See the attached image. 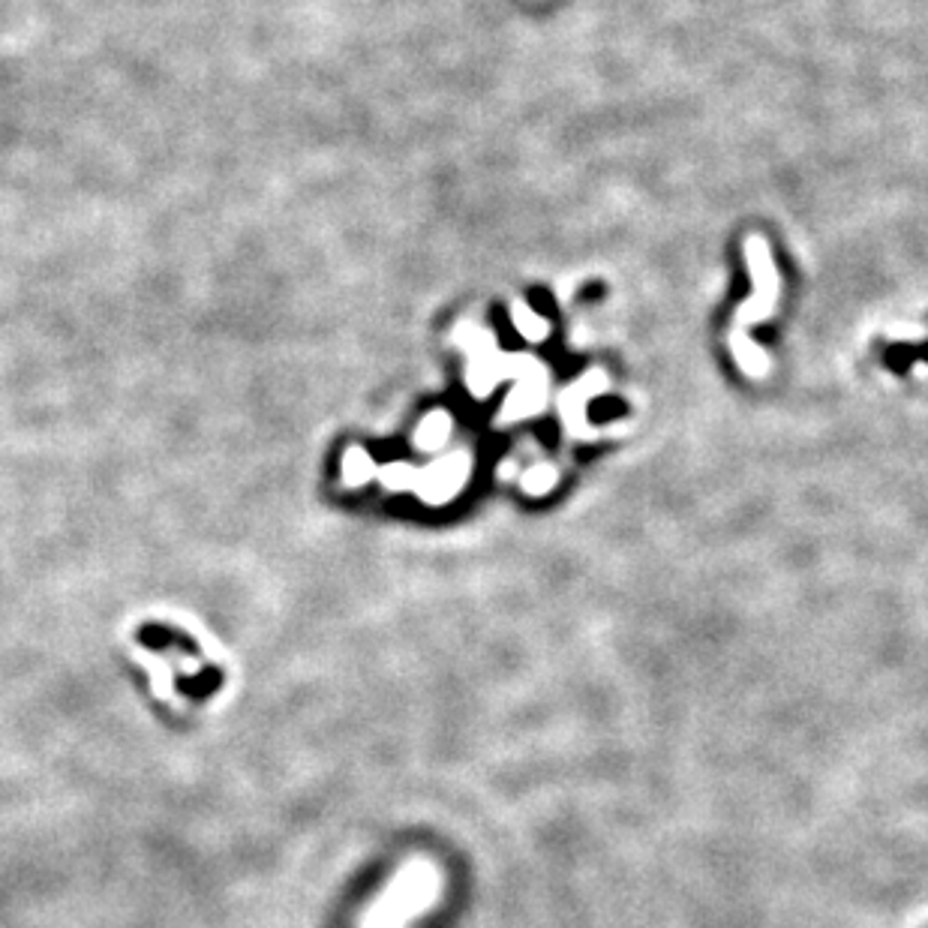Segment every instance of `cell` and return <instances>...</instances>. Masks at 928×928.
Masks as SVG:
<instances>
[{
  "instance_id": "cell-3",
  "label": "cell",
  "mask_w": 928,
  "mask_h": 928,
  "mask_svg": "<svg viewBox=\"0 0 928 928\" xmlns=\"http://www.w3.org/2000/svg\"><path fill=\"white\" fill-rule=\"evenodd\" d=\"M457 343H463L469 348V391L475 397H487L496 382L508 376V355H503L496 348V340H493L487 331H460L457 334Z\"/></svg>"
},
{
  "instance_id": "cell-5",
  "label": "cell",
  "mask_w": 928,
  "mask_h": 928,
  "mask_svg": "<svg viewBox=\"0 0 928 928\" xmlns=\"http://www.w3.org/2000/svg\"><path fill=\"white\" fill-rule=\"evenodd\" d=\"M511 319H514L517 331L526 336L529 343H544L550 336V322L544 316H538L529 304H523V301L511 304Z\"/></svg>"
},
{
  "instance_id": "cell-2",
  "label": "cell",
  "mask_w": 928,
  "mask_h": 928,
  "mask_svg": "<svg viewBox=\"0 0 928 928\" xmlns=\"http://www.w3.org/2000/svg\"><path fill=\"white\" fill-rule=\"evenodd\" d=\"M508 376H514L517 387L505 403L499 421H514L523 415L538 412L547 397V379H550L547 367L532 355H508Z\"/></svg>"
},
{
  "instance_id": "cell-4",
  "label": "cell",
  "mask_w": 928,
  "mask_h": 928,
  "mask_svg": "<svg viewBox=\"0 0 928 928\" xmlns=\"http://www.w3.org/2000/svg\"><path fill=\"white\" fill-rule=\"evenodd\" d=\"M607 387V376L601 373V370H593V373H586L577 382V385H571L559 397V406H562V418H565V424L577 433V436L583 438H593L595 430L586 421H583V406H586V401L589 397H595V394H601Z\"/></svg>"
},
{
  "instance_id": "cell-6",
  "label": "cell",
  "mask_w": 928,
  "mask_h": 928,
  "mask_svg": "<svg viewBox=\"0 0 928 928\" xmlns=\"http://www.w3.org/2000/svg\"><path fill=\"white\" fill-rule=\"evenodd\" d=\"M448 433H452V418L445 412H433L421 421V430H418L415 442H418L421 448H427V452H433L438 445H445Z\"/></svg>"
},
{
  "instance_id": "cell-7",
  "label": "cell",
  "mask_w": 928,
  "mask_h": 928,
  "mask_svg": "<svg viewBox=\"0 0 928 928\" xmlns=\"http://www.w3.org/2000/svg\"><path fill=\"white\" fill-rule=\"evenodd\" d=\"M556 484V469L554 466H535L523 475V491L532 493V496H542V493L554 491Z\"/></svg>"
},
{
  "instance_id": "cell-1",
  "label": "cell",
  "mask_w": 928,
  "mask_h": 928,
  "mask_svg": "<svg viewBox=\"0 0 928 928\" xmlns=\"http://www.w3.org/2000/svg\"><path fill=\"white\" fill-rule=\"evenodd\" d=\"M746 258L751 280H754V295L736 309L734 325H730V352H734L742 373L751 376V379H763V376L770 373V355L746 334V328L773 316L775 301H778V271H775L773 250H770L763 234H751L748 238Z\"/></svg>"
}]
</instances>
